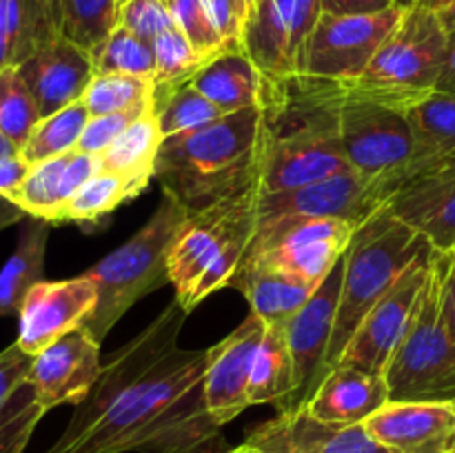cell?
<instances>
[{"mask_svg": "<svg viewBox=\"0 0 455 453\" xmlns=\"http://www.w3.org/2000/svg\"><path fill=\"white\" fill-rule=\"evenodd\" d=\"M209 349H176L124 391L83 435L47 453H164L220 431L204 409Z\"/></svg>", "mask_w": 455, "mask_h": 453, "instance_id": "1", "label": "cell"}, {"mask_svg": "<svg viewBox=\"0 0 455 453\" xmlns=\"http://www.w3.org/2000/svg\"><path fill=\"white\" fill-rule=\"evenodd\" d=\"M262 109L231 111L191 131L164 138L156 180L189 213L260 185Z\"/></svg>", "mask_w": 455, "mask_h": 453, "instance_id": "2", "label": "cell"}, {"mask_svg": "<svg viewBox=\"0 0 455 453\" xmlns=\"http://www.w3.org/2000/svg\"><path fill=\"white\" fill-rule=\"evenodd\" d=\"M427 244L429 242L387 204L355 229L345 253L340 305L327 354L329 371L340 362L364 315L398 282Z\"/></svg>", "mask_w": 455, "mask_h": 453, "instance_id": "3", "label": "cell"}, {"mask_svg": "<svg viewBox=\"0 0 455 453\" xmlns=\"http://www.w3.org/2000/svg\"><path fill=\"white\" fill-rule=\"evenodd\" d=\"M451 262V253L434 249L416 314L382 371L395 402L455 404V329L444 309V278Z\"/></svg>", "mask_w": 455, "mask_h": 453, "instance_id": "4", "label": "cell"}, {"mask_svg": "<svg viewBox=\"0 0 455 453\" xmlns=\"http://www.w3.org/2000/svg\"><path fill=\"white\" fill-rule=\"evenodd\" d=\"M187 218L189 211L163 191L149 220L127 242L84 271L98 287V306L84 329L100 345L133 305L169 284L167 253Z\"/></svg>", "mask_w": 455, "mask_h": 453, "instance_id": "5", "label": "cell"}, {"mask_svg": "<svg viewBox=\"0 0 455 453\" xmlns=\"http://www.w3.org/2000/svg\"><path fill=\"white\" fill-rule=\"evenodd\" d=\"M336 84L338 129L347 160L363 176L385 182L394 195L416 176L418 147L407 109L358 80Z\"/></svg>", "mask_w": 455, "mask_h": 453, "instance_id": "6", "label": "cell"}, {"mask_svg": "<svg viewBox=\"0 0 455 453\" xmlns=\"http://www.w3.org/2000/svg\"><path fill=\"white\" fill-rule=\"evenodd\" d=\"M449 49V29L438 12L422 4L404 9L376 58L358 80L411 107L438 87Z\"/></svg>", "mask_w": 455, "mask_h": 453, "instance_id": "7", "label": "cell"}, {"mask_svg": "<svg viewBox=\"0 0 455 453\" xmlns=\"http://www.w3.org/2000/svg\"><path fill=\"white\" fill-rule=\"evenodd\" d=\"M355 229L351 222L336 218H262L256 222L243 260L265 262L318 289L342 260Z\"/></svg>", "mask_w": 455, "mask_h": 453, "instance_id": "8", "label": "cell"}, {"mask_svg": "<svg viewBox=\"0 0 455 453\" xmlns=\"http://www.w3.org/2000/svg\"><path fill=\"white\" fill-rule=\"evenodd\" d=\"M187 311L178 305L173 298L158 318L151 320L136 338L120 346L100 369L96 385L92 386L83 402L76 404L74 416L69 425L62 431L60 438L56 440L52 449H62L74 442L78 435H83L102 413L109 409L116 398L132 389L133 385L149 376L169 354L178 349V338H180L182 324L187 320Z\"/></svg>", "mask_w": 455, "mask_h": 453, "instance_id": "9", "label": "cell"}, {"mask_svg": "<svg viewBox=\"0 0 455 453\" xmlns=\"http://www.w3.org/2000/svg\"><path fill=\"white\" fill-rule=\"evenodd\" d=\"M260 185L247 194L227 198L207 209L189 213L185 225L173 235L167 253L169 284L176 291L178 305H185L189 293L203 278L231 235L258 220Z\"/></svg>", "mask_w": 455, "mask_h": 453, "instance_id": "10", "label": "cell"}, {"mask_svg": "<svg viewBox=\"0 0 455 453\" xmlns=\"http://www.w3.org/2000/svg\"><path fill=\"white\" fill-rule=\"evenodd\" d=\"M403 13L404 7L400 4L385 12L354 16L320 13L307 40L302 74L329 80L360 78Z\"/></svg>", "mask_w": 455, "mask_h": 453, "instance_id": "11", "label": "cell"}, {"mask_svg": "<svg viewBox=\"0 0 455 453\" xmlns=\"http://www.w3.org/2000/svg\"><path fill=\"white\" fill-rule=\"evenodd\" d=\"M320 13V0H258L244 27L243 49L262 80L275 83L305 71L307 40Z\"/></svg>", "mask_w": 455, "mask_h": 453, "instance_id": "12", "label": "cell"}, {"mask_svg": "<svg viewBox=\"0 0 455 453\" xmlns=\"http://www.w3.org/2000/svg\"><path fill=\"white\" fill-rule=\"evenodd\" d=\"M431 260H434V247L427 244L418 253L416 260L407 266V271L400 275L398 282L364 315L338 364L371 373L385 371L391 354L403 340L404 331H407L409 322L416 314L420 293L425 289L427 278H429Z\"/></svg>", "mask_w": 455, "mask_h": 453, "instance_id": "13", "label": "cell"}, {"mask_svg": "<svg viewBox=\"0 0 455 453\" xmlns=\"http://www.w3.org/2000/svg\"><path fill=\"white\" fill-rule=\"evenodd\" d=\"M342 274H345V256L333 266L331 274L323 280L309 300L291 315L287 329V345L291 351L293 371H296V389L278 407V411H298L305 409L311 395L329 373L327 354L331 345L333 327H336L338 305H340Z\"/></svg>", "mask_w": 455, "mask_h": 453, "instance_id": "14", "label": "cell"}, {"mask_svg": "<svg viewBox=\"0 0 455 453\" xmlns=\"http://www.w3.org/2000/svg\"><path fill=\"white\" fill-rule=\"evenodd\" d=\"M391 198L382 180H371L354 167L336 176L323 178L314 185L291 191L262 194L258 198V220L278 216L336 218L360 226L380 211Z\"/></svg>", "mask_w": 455, "mask_h": 453, "instance_id": "15", "label": "cell"}, {"mask_svg": "<svg viewBox=\"0 0 455 453\" xmlns=\"http://www.w3.org/2000/svg\"><path fill=\"white\" fill-rule=\"evenodd\" d=\"M98 306V287L87 274L69 280H40L18 314V346L38 355L74 329L84 327Z\"/></svg>", "mask_w": 455, "mask_h": 453, "instance_id": "16", "label": "cell"}, {"mask_svg": "<svg viewBox=\"0 0 455 453\" xmlns=\"http://www.w3.org/2000/svg\"><path fill=\"white\" fill-rule=\"evenodd\" d=\"M100 369V342L80 327L34 355L27 386L36 404L47 413L60 404L83 402Z\"/></svg>", "mask_w": 455, "mask_h": 453, "instance_id": "17", "label": "cell"}, {"mask_svg": "<svg viewBox=\"0 0 455 453\" xmlns=\"http://www.w3.org/2000/svg\"><path fill=\"white\" fill-rule=\"evenodd\" d=\"M265 329L267 324L256 314H251L225 340L209 349L203 395L204 409L218 426H225L244 409L251 407L249 378Z\"/></svg>", "mask_w": 455, "mask_h": 453, "instance_id": "18", "label": "cell"}, {"mask_svg": "<svg viewBox=\"0 0 455 453\" xmlns=\"http://www.w3.org/2000/svg\"><path fill=\"white\" fill-rule=\"evenodd\" d=\"M262 453H389L364 425H329L307 409L278 411L244 440Z\"/></svg>", "mask_w": 455, "mask_h": 453, "instance_id": "19", "label": "cell"}, {"mask_svg": "<svg viewBox=\"0 0 455 453\" xmlns=\"http://www.w3.org/2000/svg\"><path fill=\"white\" fill-rule=\"evenodd\" d=\"M364 429L389 453H453L455 404L389 400Z\"/></svg>", "mask_w": 455, "mask_h": 453, "instance_id": "20", "label": "cell"}, {"mask_svg": "<svg viewBox=\"0 0 455 453\" xmlns=\"http://www.w3.org/2000/svg\"><path fill=\"white\" fill-rule=\"evenodd\" d=\"M387 207L435 251H455V164L411 178L391 195Z\"/></svg>", "mask_w": 455, "mask_h": 453, "instance_id": "21", "label": "cell"}, {"mask_svg": "<svg viewBox=\"0 0 455 453\" xmlns=\"http://www.w3.org/2000/svg\"><path fill=\"white\" fill-rule=\"evenodd\" d=\"M18 71L38 105L40 118L83 100L96 76L92 56L65 38H56L36 52L18 65Z\"/></svg>", "mask_w": 455, "mask_h": 453, "instance_id": "22", "label": "cell"}, {"mask_svg": "<svg viewBox=\"0 0 455 453\" xmlns=\"http://www.w3.org/2000/svg\"><path fill=\"white\" fill-rule=\"evenodd\" d=\"M389 400V386L382 373L338 364L324 376L305 409L320 422L351 426L364 425Z\"/></svg>", "mask_w": 455, "mask_h": 453, "instance_id": "23", "label": "cell"}, {"mask_svg": "<svg viewBox=\"0 0 455 453\" xmlns=\"http://www.w3.org/2000/svg\"><path fill=\"white\" fill-rule=\"evenodd\" d=\"M98 173V155L74 149L34 164L22 185L9 195L29 218L56 222L62 204Z\"/></svg>", "mask_w": 455, "mask_h": 453, "instance_id": "24", "label": "cell"}, {"mask_svg": "<svg viewBox=\"0 0 455 453\" xmlns=\"http://www.w3.org/2000/svg\"><path fill=\"white\" fill-rule=\"evenodd\" d=\"M227 287L238 289L247 298L251 314H256L267 327L287 324L315 291L298 275L253 260L240 262Z\"/></svg>", "mask_w": 455, "mask_h": 453, "instance_id": "25", "label": "cell"}, {"mask_svg": "<svg viewBox=\"0 0 455 453\" xmlns=\"http://www.w3.org/2000/svg\"><path fill=\"white\" fill-rule=\"evenodd\" d=\"M56 38V0H0V69L22 65Z\"/></svg>", "mask_w": 455, "mask_h": 453, "instance_id": "26", "label": "cell"}, {"mask_svg": "<svg viewBox=\"0 0 455 453\" xmlns=\"http://www.w3.org/2000/svg\"><path fill=\"white\" fill-rule=\"evenodd\" d=\"M191 84L225 114L260 107L262 76L244 49L225 52L209 60L191 78Z\"/></svg>", "mask_w": 455, "mask_h": 453, "instance_id": "27", "label": "cell"}, {"mask_svg": "<svg viewBox=\"0 0 455 453\" xmlns=\"http://www.w3.org/2000/svg\"><path fill=\"white\" fill-rule=\"evenodd\" d=\"M163 140L158 115L151 105L123 136L116 138L98 155V171L123 178L142 194L156 178V160Z\"/></svg>", "mask_w": 455, "mask_h": 453, "instance_id": "28", "label": "cell"}, {"mask_svg": "<svg viewBox=\"0 0 455 453\" xmlns=\"http://www.w3.org/2000/svg\"><path fill=\"white\" fill-rule=\"evenodd\" d=\"M407 115L416 133V176L455 164V96L429 93L413 102Z\"/></svg>", "mask_w": 455, "mask_h": 453, "instance_id": "29", "label": "cell"}, {"mask_svg": "<svg viewBox=\"0 0 455 453\" xmlns=\"http://www.w3.org/2000/svg\"><path fill=\"white\" fill-rule=\"evenodd\" d=\"M34 355L22 351L18 342L0 351V453H22L43 409L31 398L25 407L9 409L18 391L27 386Z\"/></svg>", "mask_w": 455, "mask_h": 453, "instance_id": "30", "label": "cell"}, {"mask_svg": "<svg viewBox=\"0 0 455 453\" xmlns=\"http://www.w3.org/2000/svg\"><path fill=\"white\" fill-rule=\"evenodd\" d=\"M52 222L29 218L20 231L18 247L0 269V318L20 314L27 293L44 280V253Z\"/></svg>", "mask_w": 455, "mask_h": 453, "instance_id": "31", "label": "cell"}, {"mask_svg": "<svg viewBox=\"0 0 455 453\" xmlns=\"http://www.w3.org/2000/svg\"><path fill=\"white\" fill-rule=\"evenodd\" d=\"M296 389L291 351L287 345L284 324H271L265 329L260 346L256 351L249 378V402L274 404L275 409Z\"/></svg>", "mask_w": 455, "mask_h": 453, "instance_id": "32", "label": "cell"}, {"mask_svg": "<svg viewBox=\"0 0 455 453\" xmlns=\"http://www.w3.org/2000/svg\"><path fill=\"white\" fill-rule=\"evenodd\" d=\"M154 111L158 115L160 131H163L164 138L191 131V129H198L225 115V111L213 105L207 96H203L191 84V80L173 84H156Z\"/></svg>", "mask_w": 455, "mask_h": 453, "instance_id": "33", "label": "cell"}, {"mask_svg": "<svg viewBox=\"0 0 455 453\" xmlns=\"http://www.w3.org/2000/svg\"><path fill=\"white\" fill-rule=\"evenodd\" d=\"M60 38L92 56L118 27V0H60Z\"/></svg>", "mask_w": 455, "mask_h": 453, "instance_id": "34", "label": "cell"}, {"mask_svg": "<svg viewBox=\"0 0 455 453\" xmlns=\"http://www.w3.org/2000/svg\"><path fill=\"white\" fill-rule=\"evenodd\" d=\"M140 195L132 182L109 173H93L58 211L56 222H78V225H98L120 204Z\"/></svg>", "mask_w": 455, "mask_h": 453, "instance_id": "35", "label": "cell"}, {"mask_svg": "<svg viewBox=\"0 0 455 453\" xmlns=\"http://www.w3.org/2000/svg\"><path fill=\"white\" fill-rule=\"evenodd\" d=\"M89 118L92 115H89L87 105L83 100L74 102V105L47 115V118H40V123L31 131L29 140L20 149V155L34 167L44 160L74 151Z\"/></svg>", "mask_w": 455, "mask_h": 453, "instance_id": "36", "label": "cell"}, {"mask_svg": "<svg viewBox=\"0 0 455 453\" xmlns=\"http://www.w3.org/2000/svg\"><path fill=\"white\" fill-rule=\"evenodd\" d=\"M156 80L124 74H96L84 91L83 102L89 115L138 109L154 102Z\"/></svg>", "mask_w": 455, "mask_h": 453, "instance_id": "37", "label": "cell"}, {"mask_svg": "<svg viewBox=\"0 0 455 453\" xmlns=\"http://www.w3.org/2000/svg\"><path fill=\"white\" fill-rule=\"evenodd\" d=\"M38 123V105L18 67L0 69V131L22 149Z\"/></svg>", "mask_w": 455, "mask_h": 453, "instance_id": "38", "label": "cell"}, {"mask_svg": "<svg viewBox=\"0 0 455 453\" xmlns=\"http://www.w3.org/2000/svg\"><path fill=\"white\" fill-rule=\"evenodd\" d=\"M96 74H124L138 78H156L154 47L138 36L116 27L96 53H92Z\"/></svg>", "mask_w": 455, "mask_h": 453, "instance_id": "39", "label": "cell"}, {"mask_svg": "<svg viewBox=\"0 0 455 453\" xmlns=\"http://www.w3.org/2000/svg\"><path fill=\"white\" fill-rule=\"evenodd\" d=\"M156 56V84L187 83L198 69L207 65V58L200 56L189 43L180 27H172L151 43Z\"/></svg>", "mask_w": 455, "mask_h": 453, "instance_id": "40", "label": "cell"}, {"mask_svg": "<svg viewBox=\"0 0 455 453\" xmlns=\"http://www.w3.org/2000/svg\"><path fill=\"white\" fill-rule=\"evenodd\" d=\"M169 3H172L176 25L189 38L196 52L207 58V62L220 56V53L234 52V49L227 47L225 40L220 38L218 29L213 27L204 0H169Z\"/></svg>", "mask_w": 455, "mask_h": 453, "instance_id": "41", "label": "cell"}, {"mask_svg": "<svg viewBox=\"0 0 455 453\" xmlns=\"http://www.w3.org/2000/svg\"><path fill=\"white\" fill-rule=\"evenodd\" d=\"M118 27L154 43L160 34L176 27L169 0H118Z\"/></svg>", "mask_w": 455, "mask_h": 453, "instance_id": "42", "label": "cell"}, {"mask_svg": "<svg viewBox=\"0 0 455 453\" xmlns=\"http://www.w3.org/2000/svg\"><path fill=\"white\" fill-rule=\"evenodd\" d=\"M154 105V102H151ZM149 105V107H151ZM149 107H138V109H127V111H114V114L105 115H92L84 127L83 136H80L78 147L76 149L83 151V154L100 155L111 142L118 136H123L142 114H145Z\"/></svg>", "mask_w": 455, "mask_h": 453, "instance_id": "43", "label": "cell"}, {"mask_svg": "<svg viewBox=\"0 0 455 453\" xmlns=\"http://www.w3.org/2000/svg\"><path fill=\"white\" fill-rule=\"evenodd\" d=\"M213 27L229 49H243L244 16L238 0H204Z\"/></svg>", "mask_w": 455, "mask_h": 453, "instance_id": "44", "label": "cell"}, {"mask_svg": "<svg viewBox=\"0 0 455 453\" xmlns=\"http://www.w3.org/2000/svg\"><path fill=\"white\" fill-rule=\"evenodd\" d=\"M323 13L354 16V13H376L398 4L395 0H320Z\"/></svg>", "mask_w": 455, "mask_h": 453, "instance_id": "45", "label": "cell"}, {"mask_svg": "<svg viewBox=\"0 0 455 453\" xmlns=\"http://www.w3.org/2000/svg\"><path fill=\"white\" fill-rule=\"evenodd\" d=\"M31 164L20 154L0 160V195L9 198L29 173Z\"/></svg>", "mask_w": 455, "mask_h": 453, "instance_id": "46", "label": "cell"}, {"mask_svg": "<svg viewBox=\"0 0 455 453\" xmlns=\"http://www.w3.org/2000/svg\"><path fill=\"white\" fill-rule=\"evenodd\" d=\"M164 453H229V444H227V440L222 438L220 431H216V433L207 435V438L198 440V442L187 444V447L172 449V451H164Z\"/></svg>", "mask_w": 455, "mask_h": 453, "instance_id": "47", "label": "cell"}, {"mask_svg": "<svg viewBox=\"0 0 455 453\" xmlns=\"http://www.w3.org/2000/svg\"><path fill=\"white\" fill-rule=\"evenodd\" d=\"M435 91L451 93L455 96V31H449V49H447V60H444L443 74H440L438 87Z\"/></svg>", "mask_w": 455, "mask_h": 453, "instance_id": "48", "label": "cell"}, {"mask_svg": "<svg viewBox=\"0 0 455 453\" xmlns=\"http://www.w3.org/2000/svg\"><path fill=\"white\" fill-rule=\"evenodd\" d=\"M25 218H29V216H27V213L22 211L16 203H12L9 198L0 195V231L7 229V226H12V225H16V222L25 220Z\"/></svg>", "mask_w": 455, "mask_h": 453, "instance_id": "49", "label": "cell"}, {"mask_svg": "<svg viewBox=\"0 0 455 453\" xmlns=\"http://www.w3.org/2000/svg\"><path fill=\"white\" fill-rule=\"evenodd\" d=\"M444 309H447L449 320H451L455 329V265L453 262L447 271V278H444Z\"/></svg>", "mask_w": 455, "mask_h": 453, "instance_id": "50", "label": "cell"}, {"mask_svg": "<svg viewBox=\"0 0 455 453\" xmlns=\"http://www.w3.org/2000/svg\"><path fill=\"white\" fill-rule=\"evenodd\" d=\"M16 154H20V149H18V147L13 145V142L9 140L3 131H0V160L9 158V155H16Z\"/></svg>", "mask_w": 455, "mask_h": 453, "instance_id": "51", "label": "cell"}, {"mask_svg": "<svg viewBox=\"0 0 455 453\" xmlns=\"http://www.w3.org/2000/svg\"><path fill=\"white\" fill-rule=\"evenodd\" d=\"M440 18H443V22L447 25L449 31H455V3L449 4V7L440 9Z\"/></svg>", "mask_w": 455, "mask_h": 453, "instance_id": "52", "label": "cell"}, {"mask_svg": "<svg viewBox=\"0 0 455 453\" xmlns=\"http://www.w3.org/2000/svg\"><path fill=\"white\" fill-rule=\"evenodd\" d=\"M455 0H418V4H422V7L427 9H434V12H440V9L449 7V4H453Z\"/></svg>", "mask_w": 455, "mask_h": 453, "instance_id": "53", "label": "cell"}, {"mask_svg": "<svg viewBox=\"0 0 455 453\" xmlns=\"http://www.w3.org/2000/svg\"><path fill=\"white\" fill-rule=\"evenodd\" d=\"M229 453H262V451H258L256 447H251V444H240V447H235V449H229Z\"/></svg>", "mask_w": 455, "mask_h": 453, "instance_id": "54", "label": "cell"}, {"mask_svg": "<svg viewBox=\"0 0 455 453\" xmlns=\"http://www.w3.org/2000/svg\"><path fill=\"white\" fill-rule=\"evenodd\" d=\"M395 3H398L400 7L407 9V7H413V4H418V0H395Z\"/></svg>", "mask_w": 455, "mask_h": 453, "instance_id": "55", "label": "cell"}, {"mask_svg": "<svg viewBox=\"0 0 455 453\" xmlns=\"http://www.w3.org/2000/svg\"><path fill=\"white\" fill-rule=\"evenodd\" d=\"M451 258H453V265H455V251L451 253Z\"/></svg>", "mask_w": 455, "mask_h": 453, "instance_id": "56", "label": "cell"}, {"mask_svg": "<svg viewBox=\"0 0 455 453\" xmlns=\"http://www.w3.org/2000/svg\"><path fill=\"white\" fill-rule=\"evenodd\" d=\"M58 3H60V0H56V4H58Z\"/></svg>", "mask_w": 455, "mask_h": 453, "instance_id": "57", "label": "cell"}, {"mask_svg": "<svg viewBox=\"0 0 455 453\" xmlns=\"http://www.w3.org/2000/svg\"><path fill=\"white\" fill-rule=\"evenodd\" d=\"M453 453H455V451H453Z\"/></svg>", "mask_w": 455, "mask_h": 453, "instance_id": "58", "label": "cell"}]
</instances>
